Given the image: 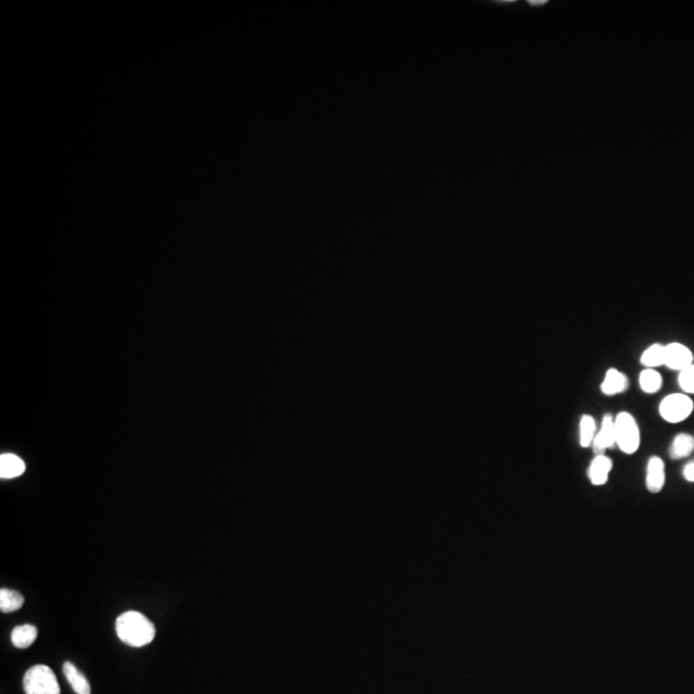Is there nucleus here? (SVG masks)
<instances>
[{"instance_id": "1a4fd4ad", "label": "nucleus", "mask_w": 694, "mask_h": 694, "mask_svg": "<svg viewBox=\"0 0 694 694\" xmlns=\"http://www.w3.org/2000/svg\"><path fill=\"white\" fill-rule=\"evenodd\" d=\"M627 385H629V382H627V376L615 368H611L604 376L601 389L604 395L613 396V395L624 392L627 389Z\"/></svg>"}, {"instance_id": "2eb2a0df", "label": "nucleus", "mask_w": 694, "mask_h": 694, "mask_svg": "<svg viewBox=\"0 0 694 694\" xmlns=\"http://www.w3.org/2000/svg\"><path fill=\"white\" fill-rule=\"evenodd\" d=\"M640 363L651 369L665 365V346L660 344H654L652 346L648 347L642 354Z\"/></svg>"}, {"instance_id": "9d476101", "label": "nucleus", "mask_w": 694, "mask_h": 694, "mask_svg": "<svg viewBox=\"0 0 694 694\" xmlns=\"http://www.w3.org/2000/svg\"><path fill=\"white\" fill-rule=\"evenodd\" d=\"M63 674L77 694H90V684L88 679L72 662H65Z\"/></svg>"}, {"instance_id": "9b49d317", "label": "nucleus", "mask_w": 694, "mask_h": 694, "mask_svg": "<svg viewBox=\"0 0 694 694\" xmlns=\"http://www.w3.org/2000/svg\"><path fill=\"white\" fill-rule=\"evenodd\" d=\"M24 460L15 454H1L0 457V477L15 478L25 472Z\"/></svg>"}, {"instance_id": "20e7f679", "label": "nucleus", "mask_w": 694, "mask_h": 694, "mask_svg": "<svg viewBox=\"0 0 694 694\" xmlns=\"http://www.w3.org/2000/svg\"><path fill=\"white\" fill-rule=\"evenodd\" d=\"M693 401L686 394H672L661 401L660 414L666 422L679 423L693 412Z\"/></svg>"}, {"instance_id": "f257e3e1", "label": "nucleus", "mask_w": 694, "mask_h": 694, "mask_svg": "<svg viewBox=\"0 0 694 694\" xmlns=\"http://www.w3.org/2000/svg\"><path fill=\"white\" fill-rule=\"evenodd\" d=\"M116 633L121 642L130 647H144L156 635L152 621L138 611H127L116 620Z\"/></svg>"}, {"instance_id": "7ed1b4c3", "label": "nucleus", "mask_w": 694, "mask_h": 694, "mask_svg": "<svg viewBox=\"0 0 694 694\" xmlns=\"http://www.w3.org/2000/svg\"><path fill=\"white\" fill-rule=\"evenodd\" d=\"M616 445L627 454H634L640 445V432L634 417L622 412L615 418Z\"/></svg>"}, {"instance_id": "f03ea898", "label": "nucleus", "mask_w": 694, "mask_h": 694, "mask_svg": "<svg viewBox=\"0 0 694 694\" xmlns=\"http://www.w3.org/2000/svg\"><path fill=\"white\" fill-rule=\"evenodd\" d=\"M24 689L26 694H60L56 674L45 665H35L26 671Z\"/></svg>"}, {"instance_id": "4468645a", "label": "nucleus", "mask_w": 694, "mask_h": 694, "mask_svg": "<svg viewBox=\"0 0 694 694\" xmlns=\"http://www.w3.org/2000/svg\"><path fill=\"white\" fill-rule=\"evenodd\" d=\"M25 603V598L21 592L3 588L0 590V611L3 613H10L18 611Z\"/></svg>"}, {"instance_id": "39448f33", "label": "nucleus", "mask_w": 694, "mask_h": 694, "mask_svg": "<svg viewBox=\"0 0 694 694\" xmlns=\"http://www.w3.org/2000/svg\"><path fill=\"white\" fill-rule=\"evenodd\" d=\"M692 364H693V354L686 345L672 342L665 346V365L668 368L681 372L683 369Z\"/></svg>"}, {"instance_id": "aec40b11", "label": "nucleus", "mask_w": 694, "mask_h": 694, "mask_svg": "<svg viewBox=\"0 0 694 694\" xmlns=\"http://www.w3.org/2000/svg\"><path fill=\"white\" fill-rule=\"evenodd\" d=\"M528 3H530V4H533V6H538V4H545V3H547V0H531V1H528Z\"/></svg>"}, {"instance_id": "f3484780", "label": "nucleus", "mask_w": 694, "mask_h": 694, "mask_svg": "<svg viewBox=\"0 0 694 694\" xmlns=\"http://www.w3.org/2000/svg\"><path fill=\"white\" fill-rule=\"evenodd\" d=\"M597 435V424L592 415H583L580 421V445L589 448Z\"/></svg>"}, {"instance_id": "dca6fc26", "label": "nucleus", "mask_w": 694, "mask_h": 694, "mask_svg": "<svg viewBox=\"0 0 694 694\" xmlns=\"http://www.w3.org/2000/svg\"><path fill=\"white\" fill-rule=\"evenodd\" d=\"M639 385L644 392L656 394L657 391H660L661 386H662V377L656 369L645 368L643 372L640 373Z\"/></svg>"}, {"instance_id": "a211bd4d", "label": "nucleus", "mask_w": 694, "mask_h": 694, "mask_svg": "<svg viewBox=\"0 0 694 694\" xmlns=\"http://www.w3.org/2000/svg\"><path fill=\"white\" fill-rule=\"evenodd\" d=\"M679 386L686 394H694V364L689 365L681 372H679Z\"/></svg>"}, {"instance_id": "0eeeda50", "label": "nucleus", "mask_w": 694, "mask_h": 694, "mask_svg": "<svg viewBox=\"0 0 694 694\" xmlns=\"http://www.w3.org/2000/svg\"><path fill=\"white\" fill-rule=\"evenodd\" d=\"M647 489L657 494L663 489L665 485V465L663 460L659 457H652L647 466V477H645Z\"/></svg>"}, {"instance_id": "ddd939ff", "label": "nucleus", "mask_w": 694, "mask_h": 694, "mask_svg": "<svg viewBox=\"0 0 694 694\" xmlns=\"http://www.w3.org/2000/svg\"><path fill=\"white\" fill-rule=\"evenodd\" d=\"M694 450V437L688 433H679L672 441L670 448V457L672 459H683L692 454Z\"/></svg>"}, {"instance_id": "f8f14e48", "label": "nucleus", "mask_w": 694, "mask_h": 694, "mask_svg": "<svg viewBox=\"0 0 694 694\" xmlns=\"http://www.w3.org/2000/svg\"><path fill=\"white\" fill-rule=\"evenodd\" d=\"M12 643L19 649L29 648L38 638V629L34 625H19L12 631Z\"/></svg>"}, {"instance_id": "6e6552de", "label": "nucleus", "mask_w": 694, "mask_h": 694, "mask_svg": "<svg viewBox=\"0 0 694 694\" xmlns=\"http://www.w3.org/2000/svg\"><path fill=\"white\" fill-rule=\"evenodd\" d=\"M611 469H612V460H611V458L607 457L606 454L595 455V458L592 459V463H590L589 471H588L589 478H590L592 485L601 486V485H604V483H607Z\"/></svg>"}, {"instance_id": "6ab92c4d", "label": "nucleus", "mask_w": 694, "mask_h": 694, "mask_svg": "<svg viewBox=\"0 0 694 694\" xmlns=\"http://www.w3.org/2000/svg\"><path fill=\"white\" fill-rule=\"evenodd\" d=\"M683 476L688 483H694V460L686 463L683 469Z\"/></svg>"}, {"instance_id": "423d86ee", "label": "nucleus", "mask_w": 694, "mask_h": 694, "mask_svg": "<svg viewBox=\"0 0 694 694\" xmlns=\"http://www.w3.org/2000/svg\"><path fill=\"white\" fill-rule=\"evenodd\" d=\"M616 445V427L612 414H606L602 421L601 430L597 432L592 441V450L595 455H602L604 451Z\"/></svg>"}]
</instances>
